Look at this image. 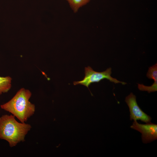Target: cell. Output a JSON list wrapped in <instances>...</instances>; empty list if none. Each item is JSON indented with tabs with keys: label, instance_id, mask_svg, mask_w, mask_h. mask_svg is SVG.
I'll return each mask as SVG.
<instances>
[{
	"label": "cell",
	"instance_id": "277c9868",
	"mask_svg": "<svg viewBox=\"0 0 157 157\" xmlns=\"http://www.w3.org/2000/svg\"><path fill=\"white\" fill-rule=\"evenodd\" d=\"M125 101L129 108L130 120H140L147 123L151 122V118L140 108L137 104L135 96L132 93L126 97Z\"/></svg>",
	"mask_w": 157,
	"mask_h": 157
},
{
	"label": "cell",
	"instance_id": "8992f818",
	"mask_svg": "<svg viewBox=\"0 0 157 157\" xmlns=\"http://www.w3.org/2000/svg\"><path fill=\"white\" fill-rule=\"evenodd\" d=\"M12 78L9 76H0V95L7 92L10 89Z\"/></svg>",
	"mask_w": 157,
	"mask_h": 157
},
{
	"label": "cell",
	"instance_id": "3957f363",
	"mask_svg": "<svg viewBox=\"0 0 157 157\" xmlns=\"http://www.w3.org/2000/svg\"><path fill=\"white\" fill-rule=\"evenodd\" d=\"M111 68L110 67L108 68L104 71L98 72L94 71L90 67L88 66L85 67V76L83 80L79 81H74L73 84L75 85L78 84L83 85L89 89V86L91 83L99 82L105 79L115 83H121L123 85L126 84V83L120 81L113 78L111 76Z\"/></svg>",
	"mask_w": 157,
	"mask_h": 157
},
{
	"label": "cell",
	"instance_id": "ba28073f",
	"mask_svg": "<svg viewBox=\"0 0 157 157\" xmlns=\"http://www.w3.org/2000/svg\"><path fill=\"white\" fill-rule=\"evenodd\" d=\"M147 76L149 79H153L155 83L157 84V63L150 67L147 73Z\"/></svg>",
	"mask_w": 157,
	"mask_h": 157
},
{
	"label": "cell",
	"instance_id": "7a4b0ae2",
	"mask_svg": "<svg viewBox=\"0 0 157 157\" xmlns=\"http://www.w3.org/2000/svg\"><path fill=\"white\" fill-rule=\"evenodd\" d=\"M31 94L29 90L22 88L11 99L0 107L11 113L21 122L25 123L35 111V105L29 101Z\"/></svg>",
	"mask_w": 157,
	"mask_h": 157
},
{
	"label": "cell",
	"instance_id": "6da1fadb",
	"mask_svg": "<svg viewBox=\"0 0 157 157\" xmlns=\"http://www.w3.org/2000/svg\"><path fill=\"white\" fill-rule=\"evenodd\" d=\"M31 128L29 124L17 122L13 115H5L0 117V139L6 140L10 147L24 141Z\"/></svg>",
	"mask_w": 157,
	"mask_h": 157
},
{
	"label": "cell",
	"instance_id": "5b68a950",
	"mask_svg": "<svg viewBox=\"0 0 157 157\" xmlns=\"http://www.w3.org/2000/svg\"><path fill=\"white\" fill-rule=\"evenodd\" d=\"M130 127L141 133L142 140L144 143L150 142L157 139V124L151 122L141 124L136 120H134Z\"/></svg>",
	"mask_w": 157,
	"mask_h": 157
},
{
	"label": "cell",
	"instance_id": "52a82bcc",
	"mask_svg": "<svg viewBox=\"0 0 157 157\" xmlns=\"http://www.w3.org/2000/svg\"><path fill=\"white\" fill-rule=\"evenodd\" d=\"M74 13H76L79 9L88 3L90 0H66Z\"/></svg>",
	"mask_w": 157,
	"mask_h": 157
}]
</instances>
